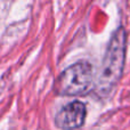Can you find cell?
Returning a JSON list of instances; mask_svg holds the SVG:
<instances>
[{"instance_id": "cell-1", "label": "cell", "mask_w": 130, "mask_h": 130, "mask_svg": "<svg viewBox=\"0 0 130 130\" xmlns=\"http://www.w3.org/2000/svg\"><path fill=\"white\" fill-rule=\"evenodd\" d=\"M127 34L123 27H119L112 34L106 47L103 63L97 78V90L102 95H107L115 88L122 76L126 61Z\"/></svg>"}, {"instance_id": "cell-2", "label": "cell", "mask_w": 130, "mask_h": 130, "mask_svg": "<svg viewBox=\"0 0 130 130\" xmlns=\"http://www.w3.org/2000/svg\"><path fill=\"white\" fill-rule=\"evenodd\" d=\"M94 85L92 66L88 62H78L65 69L57 78L54 90L61 96H80Z\"/></svg>"}, {"instance_id": "cell-3", "label": "cell", "mask_w": 130, "mask_h": 130, "mask_svg": "<svg viewBox=\"0 0 130 130\" xmlns=\"http://www.w3.org/2000/svg\"><path fill=\"white\" fill-rule=\"evenodd\" d=\"M86 115V105L79 101H74L59 110L55 117V124L62 130H76L83 126Z\"/></svg>"}]
</instances>
